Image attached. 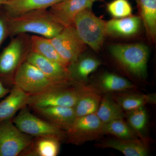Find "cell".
<instances>
[{
    "instance_id": "1",
    "label": "cell",
    "mask_w": 156,
    "mask_h": 156,
    "mask_svg": "<svg viewBox=\"0 0 156 156\" xmlns=\"http://www.w3.org/2000/svg\"><path fill=\"white\" fill-rule=\"evenodd\" d=\"M8 18L11 37L20 34L33 33L51 39L64 27L53 20L48 9L30 11Z\"/></svg>"
},
{
    "instance_id": "2",
    "label": "cell",
    "mask_w": 156,
    "mask_h": 156,
    "mask_svg": "<svg viewBox=\"0 0 156 156\" xmlns=\"http://www.w3.org/2000/svg\"><path fill=\"white\" fill-rule=\"evenodd\" d=\"M30 37L28 34L12 37L0 53V81L7 88L13 87L16 73L31 51Z\"/></svg>"
},
{
    "instance_id": "3",
    "label": "cell",
    "mask_w": 156,
    "mask_h": 156,
    "mask_svg": "<svg viewBox=\"0 0 156 156\" xmlns=\"http://www.w3.org/2000/svg\"><path fill=\"white\" fill-rule=\"evenodd\" d=\"M76 83L73 80H58L51 79L32 64L26 61L16 73L14 85L29 95H32L57 87L71 86Z\"/></svg>"
},
{
    "instance_id": "4",
    "label": "cell",
    "mask_w": 156,
    "mask_h": 156,
    "mask_svg": "<svg viewBox=\"0 0 156 156\" xmlns=\"http://www.w3.org/2000/svg\"><path fill=\"white\" fill-rule=\"evenodd\" d=\"M112 56L124 68L133 75L145 79L149 51L142 44H114L109 47Z\"/></svg>"
},
{
    "instance_id": "5",
    "label": "cell",
    "mask_w": 156,
    "mask_h": 156,
    "mask_svg": "<svg viewBox=\"0 0 156 156\" xmlns=\"http://www.w3.org/2000/svg\"><path fill=\"white\" fill-rule=\"evenodd\" d=\"M106 23V21L94 14L92 8H87L76 15L73 26L83 42L95 52H98L107 35Z\"/></svg>"
},
{
    "instance_id": "6",
    "label": "cell",
    "mask_w": 156,
    "mask_h": 156,
    "mask_svg": "<svg viewBox=\"0 0 156 156\" xmlns=\"http://www.w3.org/2000/svg\"><path fill=\"white\" fill-rule=\"evenodd\" d=\"M86 86L76 82L71 86L57 87L42 93L30 95L28 106L30 108L48 106L73 107Z\"/></svg>"
},
{
    "instance_id": "7",
    "label": "cell",
    "mask_w": 156,
    "mask_h": 156,
    "mask_svg": "<svg viewBox=\"0 0 156 156\" xmlns=\"http://www.w3.org/2000/svg\"><path fill=\"white\" fill-rule=\"evenodd\" d=\"M12 121L20 131L33 137L53 136L61 140L66 138V131L32 113L28 106L20 110Z\"/></svg>"
},
{
    "instance_id": "8",
    "label": "cell",
    "mask_w": 156,
    "mask_h": 156,
    "mask_svg": "<svg viewBox=\"0 0 156 156\" xmlns=\"http://www.w3.org/2000/svg\"><path fill=\"white\" fill-rule=\"evenodd\" d=\"M103 126L96 113L77 117L69 129L66 131L67 142L80 145L97 139L104 134Z\"/></svg>"
},
{
    "instance_id": "9",
    "label": "cell",
    "mask_w": 156,
    "mask_h": 156,
    "mask_svg": "<svg viewBox=\"0 0 156 156\" xmlns=\"http://www.w3.org/2000/svg\"><path fill=\"white\" fill-rule=\"evenodd\" d=\"M50 41L59 56L69 66L83 55L87 45L81 40L73 25L64 27Z\"/></svg>"
},
{
    "instance_id": "10",
    "label": "cell",
    "mask_w": 156,
    "mask_h": 156,
    "mask_svg": "<svg viewBox=\"0 0 156 156\" xmlns=\"http://www.w3.org/2000/svg\"><path fill=\"white\" fill-rule=\"evenodd\" d=\"M33 137L20 131L12 120L0 122V156L20 155Z\"/></svg>"
},
{
    "instance_id": "11",
    "label": "cell",
    "mask_w": 156,
    "mask_h": 156,
    "mask_svg": "<svg viewBox=\"0 0 156 156\" xmlns=\"http://www.w3.org/2000/svg\"><path fill=\"white\" fill-rule=\"evenodd\" d=\"M92 0H62L48 10L55 21L64 27L73 25L74 20L81 11L92 8Z\"/></svg>"
},
{
    "instance_id": "12",
    "label": "cell",
    "mask_w": 156,
    "mask_h": 156,
    "mask_svg": "<svg viewBox=\"0 0 156 156\" xmlns=\"http://www.w3.org/2000/svg\"><path fill=\"white\" fill-rule=\"evenodd\" d=\"M31 108L42 119L65 131L69 129L76 118L74 108L72 107L56 106Z\"/></svg>"
},
{
    "instance_id": "13",
    "label": "cell",
    "mask_w": 156,
    "mask_h": 156,
    "mask_svg": "<svg viewBox=\"0 0 156 156\" xmlns=\"http://www.w3.org/2000/svg\"><path fill=\"white\" fill-rule=\"evenodd\" d=\"M5 99L0 101V122L12 120L17 112L28 106L30 95L14 85Z\"/></svg>"
},
{
    "instance_id": "14",
    "label": "cell",
    "mask_w": 156,
    "mask_h": 156,
    "mask_svg": "<svg viewBox=\"0 0 156 156\" xmlns=\"http://www.w3.org/2000/svg\"><path fill=\"white\" fill-rule=\"evenodd\" d=\"M26 61L32 64L51 79L58 80H73L68 68L45 58L33 51L29 54Z\"/></svg>"
},
{
    "instance_id": "15",
    "label": "cell",
    "mask_w": 156,
    "mask_h": 156,
    "mask_svg": "<svg viewBox=\"0 0 156 156\" xmlns=\"http://www.w3.org/2000/svg\"><path fill=\"white\" fill-rule=\"evenodd\" d=\"M62 0H8L2 8L9 17L30 11L46 10Z\"/></svg>"
},
{
    "instance_id": "16",
    "label": "cell",
    "mask_w": 156,
    "mask_h": 156,
    "mask_svg": "<svg viewBox=\"0 0 156 156\" xmlns=\"http://www.w3.org/2000/svg\"><path fill=\"white\" fill-rule=\"evenodd\" d=\"M99 148H110L116 150L126 156H146L148 154L147 148L143 140L136 138L123 139L110 138L98 144Z\"/></svg>"
},
{
    "instance_id": "17",
    "label": "cell",
    "mask_w": 156,
    "mask_h": 156,
    "mask_svg": "<svg viewBox=\"0 0 156 156\" xmlns=\"http://www.w3.org/2000/svg\"><path fill=\"white\" fill-rule=\"evenodd\" d=\"M60 141L53 136L33 137L30 144L20 156H57L60 151Z\"/></svg>"
},
{
    "instance_id": "18",
    "label": "cell",
    "mask_w": 156,
    "mask_h": 156,
    "mask_svg": "<svg viewBox=\"0 0 156 156\" xmlns=\"http://www.w3.org/2000/svg\"><path fill=\"white\" fill-rule=\"evenodd\" d=\"M142 21L139 16H130L114 18L107 21V35L114 37H128L138 32Z\"/></svg>"
},
{
    "instance_id": "19",
    "label": "cell",
    "mask_w": 156,
    "mask_h": 156,
    "mask_svg": "<svg viewBox=\"0 0 156 156\" xmlns=\"http://www.w3.org/2000/svg\"><path fill=\"white\" fill-rule=\"evenodd\" d=\"M139 17L144 25L147 36L155 43L156 38V0H134Z\"/></svg>"
},
{
    "instance_id": "20",
    "label": "cell",
    "mask_w": 156,
    "mask_h": 156,
    "mask_svg": "<svg viewBox=\"0 0 156 156\" xmlns=\"http://www.w3.org/2000/svg\"><path fill=\"white\" fill-rule=\"evenodd\" d=\"M101 100L100 95L96 89L86 86L73 107L76 118L96 113Z\"/></svg>"
},
{
    "instance_id": "21",
    "label": "cell",
    "mask_w": 156,
    "mask_h": 156,
    "mask_svg": "<svg viewBox=\"0 0 156 156\" xmlns=\"http://www.w3.org/2000/svg\"><path fill=\"white\" fill-rule=\"evenodd\" d=\"M99 60L90 56L82 55L68 66L71 76L74 80L82 83L87 80L90 74L94 72L100 66Z\"/></svg>"
},
{
    "instance_id": "22",
    "label": "cell",
    "mask_w": 156,
    "mask_h": 156,
    "mask_svg": "<svg viewBox=\"0 0 156 156\" xmlns=\"http://www.w3.org/2000/svg\"><path fill=\"white\" fill-rule=\"evenodd\" d=\"M30 41L32 51L68 68V66L59 56L50 39L41 36L33 35L31 36Z\"/></svg>"
},
{
    "instance_id": "23",
    "label": "cell",
    "mask_w": 156,
    "mask_h": 156,
    "mask_svg": "<svg viewBox=\"0 0 156 156\" xmlns=\"http://www.w3.org/2000/svg\"><path fill=\"white\" fill-rule=\"evenodd\" d=\"M96 114L103 124L125 116L122 108L108 94L101 100Z\"/></svg>"
},
{
    "instance_id": "24",
    "label": "cell",
    "mask_w": 156,
    "mask_h": 156,
    "mask_svg": "<svg viewBox=\"0 0 156 156\" xmlns=\"http://www.w3.org/2000/svg\"><path fill=\"white\" fill-rule=\"evenodd\" d=\"M116 101L123 110L129 112L144 107L148 104L155 103L156 96L154 95L126 94L117 97Z\"/></svg>"
},
{
    "instance_id": "25",
    "label": "cell",
    "mask_w": 156,
    "mask_h": 156,
    "mask_svg": "<svg viewBox=\"0 0 156 156\" xmlns=\"http://www.w3.org/2000/svg\"><path fill=\"white\" fill-rule=\"evenodd\" d=\"M99 86L105 92H118L133 89L134 86L125 78L112 73H105L100 78Z\"/></svg>"
},
{
    "instance_id": "26",
    "label": "cell",
    "mask_w": 156,
    "mask_h": 156,
    "mask_svg": "<svg viewBox=\"0 0 156 156\" xmlns=\"http://www.w3.org/2000/svg\"><path fill=\"white\" fill-rule=\"evenodd\" d=\"M104 134L113 135L117 138L123 139H136L137 134L123 120V119L113 120L103 124Z\"/></svg>"
},
{
    "instance_id": "27",
    "label": "cell",
    "mask_w": 156,
    "mask_h": 156,
    "mask_svg": "<svg viewBox=\"0 0 156 156\" xmlns=\"http://www.w3.org/2000/svg\"><path fill=\"white\" fill-rule=\"evenodd\" d=\"M127 118L129 125L140 136L145 130L147 122V114L144 107L128 112Z\"/></svg>"
},
{
    "instance_id": "28",
    "label": "cell",
    "mask_w": 156,
    "mask_h": 156,
    "mask_svg": "<svg viewBox=\"0 0 156 156\" xmlns=\"http://www.w3.org/2000/svg\"><path fill=\"white\" fill-rule=\"evenodd\" d=\"M107 9L115 18L128 17L132 13V7L128 0H114L108 4Z\"/></svg>"
},
{
    "instance_id": "29",
    "label": "cell",
    "mask_w": 156,
    "mask_h": 156,
    "mask_svg": "<svg viewBox=\"0 0 156 156\" xmlns=\"http://www.w3.org/2000/svg\"><path fill=\"white\" fill-rule=\"evenodd\" d=\"M9 36L8 16L1 7L0 8V47Z\"/></svg>"
},
{
    "instance_id": "30",
    "label": "cell",
    "mask_w": 156,
    "mask_h": 156,
    "mask_svg": "<svg viewBox=\"0 0 156 156\" xmlns=\"http://www.w3.org/2000/svg\"><path fill=\"white\" fill-rule=\"evenodd\" d=\"M10 88L5 87L2 83L0 81V99L8 95L11 90Z\"/></svg>"
},
{
    "instance_id": "31",
    "label": "cell",
    "mask_w": 156,
    "mask_h": 156,
    "mask_svg": "<svg viewBox=\"0 0 156 156\" xmlns=\"http://www.w3.org/2000/svg\"><path fill=\"white\" fill-rule=\"evenodd\" d=\"M8 0H0V8L2 7L4 5L6 4Z\"/></svg>"
},
{
    "instance_id": "32",
    "label": "cell",
    "mask_w": 156,
    "mask_h": 156,
    "mask_svg": "<svg viewBox=\"0 0 156 156\" xmlns=\"http://www.w3.org/2000/svg\"><path fill=\"white\" fill-rule=\"evenodd\" d=\"M92 2H93V3L94 2H95V1H97L98 0H92Z\"/></svg>"
}]
</instances>
